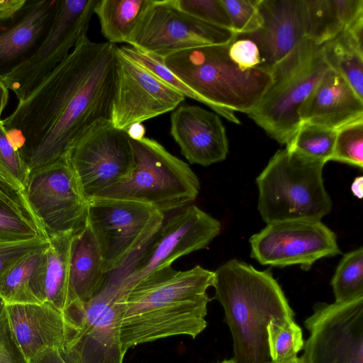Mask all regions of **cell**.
Here are the masks:
<instances>
[{"instance_id": "cell-1", "label": "cell", "mask_w": 363, "mask_h": 363, "mask_svg": "<svg viewBox=\"0 0 363 363\" xmlns=\"http://www.w3.org/2000/svg\"><path fill=\"white\" fill-rule=\"evenodd\" d=\"M117 48L84 36L2 121L30 171L65 157L90 125L98 120L109 119Z\"/></svg>"}, {"instance_id": "cell-19", "label": "cell", "mask_w": 363, "mask_h": 363, "mask_svg": "<svg viewBox=\"0 0 363 363\" xmlns=\"http://www.w3.org/2000/svg\"><path fill=\"white\" fill-rule=\"evenodd\" d=\"M58 2L26 0L13 15L0 19V79L34 54L52 26Z\"/></svg>"}, {"instance_id": "cell-8", "label": "cell", "mask_w": 363, "mask_h": 363, "mask_svg": "<svg viewBox=\"0 0 363 363\" xmlns=\"http://www.w3.org/2000/svg\"><path fill=\"white\" fill-rule=\"evenodd\" d=\"M220 230L217 219L195 205L186 206L165 217L142 248L106 278L127 295L147 278L171 267L178 258L206 247Z\"/></svg>"}, {"instance_id": "cell-41", "label": "cell", "mask_w": 363, "mask_h": 363, "mask_svg": "<svg viewBox=\"0 0 363 363\" xmlns=\"http://www.w3.org/2000/svg\"><path fill=\"white\" fill-rule=\"evenodd\" d=\"M26 0H0V19L13 15L26 3Z\"/></svg>"}, {"instance_id": "cell-27", "label": "cell", "mask_w": 363, "mask_h": 363, "mask_svg": "<svg viewBox=\"0 0 363 363\" xmlns=\"http://www.w3.org/2000/svg\"><path fill=\"white\" fill-rule=\"evenodd\" d=\"M47 247L23 256L1 273L0 297L5 304L42 303L38 277Z\"/></svg>"}, {"instance_id": "cell-44", "label": "cell", "mask_w": 363, "mask_h": 363, "mask_svg": "<svg viewBox=\"0 0 363 363\" xmlns=\"http://www.w3.org/2000/svg\"><path fill=\"white\" fill-rule=\"evenodd\" d=\"M127 131L129 136L133 139H140L145 137V128L141 123L130 126Z\"/></svg>"}, {"instance_id": "cell-36", "label": "cell", "mask_w": 363, "mask_h": 363, "mask_svg": "<svg viewBox=\"0 0 363 363\" xmlns=\"http://www.w3.org/2000/svg\"><path fill=\"white\" fill-rule=\"evenodd\" d=\"M182 11L209 24L233 31L229 16L220 0H174Z\"/></svg>"}, {"instance_id": "cell-10", "label": "cell", "mask_w": 363, "mask_h": 363, "mask_svg": "<svg viewBox=\"0 0 363 363\" xmlns=\"http://www.w3.org/2000/svg\"><path fill=\"white\" fill-rule=\"evenodd\" d=\"M88 202L65 157L30 172L21 204L46 239L77 233L86 223Z\"/></svg>"}, {"instance_id": "cell-29", "label": "cell", "mask_w": 363, "mask_h": 363, "mask_svg": "<svg viewBox=\"0 0 363 363\" xmlns=\"http://www.w3.org/2000/svg\"><path fill=\"white\" fill-rule=\"evenodd\" d=\"M30 168L0 121V184L16 194L21 203Z\"/></svg>"}, {"instance_id": "cell-45", "label": "cell", "mask_w": 363, "mask_h": 363, "mask_svg": "<svg viewBox=\"0 0 363 363\" xmlns=\"http://www.w3.org/2000/svg\"><path fill=\"white\" fill-rule=\"evenodd\" d=\"M8 88L5 86L4 82L0 79V121L1 116L4 109L5 106L7 104L9 99V91Z\"/></svg>"}, {"instance_id": "cell-42", "label": "cell", "mask_w": 363, "mask_h": 363, "mask_svg": "<svg viewBox=\"0 0 363 363\" xmlns=\"http://www.w3.org/2000/svg\"><path fill=\"white\" fill-rule=\"evenodd\" d=\"M0 203L7 204L19 211L26 213L18 196L1 184Z\"/></svg>"}, {"instance_id": "cell-48", "label": "cell", "mask_w": 363, "mask_h": 363, "mask_svg": "<svg viewBox=\"0 0 363 363\" xmlns=\"http://www.w3.org/2000/svg\"><path fill=\"white\" fill-rule=\"evenodd\" d=\"M220 363H235L233 359H228V360H224L222 362Z\"/></svg>"}, {"instance_id": "cell-7", "label": "cell", "mask_w": 363, "mask_h": 363, "mask_svg": "<svg viewBox=\"0 0 363 363\" xmlns=\"http://www.w3.org/2000/svg\"><path fill=\"white\" fill-rule=\"evenodd\" d=\"M130 140L133 155L130 174L96 197L140 202L165 216L197 198L200 182L188 164L153 139L130 137Z\"/></svg>"}, {"instance_id": "cell-47", "label": "cell", "mask_w": 363, "mask_h": 363, "mask_svg": "<svg viewBox=\"0 0 363 363\" xmlns=\"http://www.w3.org/2000/svg\"><path fill=\"white\" fill-rule=\"evenodd\" d=\"M5 308V303L3 299L0 297V315L3 312Z\"/></svg>"}, {"instance_id": "cell-13", "label": "cell", "mask_w": 363, "mask_h": 363, "mask_svg": "<svg viewBox=\"0 0 363 363\" xmlns=\"http://www.w3.org/2000/svg\"><path fill=\"white\" fill-rule=\"evenodd\" d=\"M99 0H59L52 26L34 54L1 78L18 101L25 99L87 35Z\"/></svg>"}, {"instance_id": "cell-34", "label": "cell", "mask_w": 363, "mask_h": 363, "mask_svg": "<svg viewBox=\"0 0 363 363\" xmlns=\"http://www.w3.org/2000/svg\"><path fill=\"white\" fill-rule=\"evenodd\" d=\"M40 235L26 213L0 203V242L25 240Z\"/></svg>"}, {"instance_id": "cell-5", "label": "cell", "mask_w": 363, "mask_h": 363, "mask_svg": "<svg viewBox=\"0 0 363 363\" xmlns=\"http://www.w3.org/2000/svg\"><path fill=\"white\" fill-rule=\"evenodd\" d=\"M324 165L286 147L277 151L256 178L262 220H320L328 214L332 201L324 186Z\"/></svg>"}, {"instance_id": "cell-15", "label": "cell", "mask_w": 363, "mask_h": 363, "mask_svg": "<svg viewBox=\"0 0 363 363\" xmlns=\"http://www.w3.org/2000/svg\"><path fill=\"white\" fill-rule=\"evenodd\" d=\"M305 326L302 363H363V297L316 303Z\"/></svg>"}, {"instance_id": "cell-39", "label": "cell", "mask_w": 363, "mask_h": 363, "mask_svg": "<svg viewBox=\"0 0 363 363\" xmlns=\"http://www.w3.org/2000/svg\"><path fill=\"white\" fill-rule=\"evenodd\" d=\"M0 363H26L10 333L5 308L0 315Z\"/></svg>"}, {"instance_id": "cell-9", "label": "cell", "mask_w": 363, "mask_h": 363, "mask_svg": "<svg viewBox=\"0 0 363 363\" xmlns=\"http://www.w3.org/2000/svg\"><path fill=\"white\" fill-rule=\"evenodd\" d=\"M165 215L130 200L94 198L86 223L98 245L106 274L118 270L150 239Z\"/></svg>"}, {"instance_id": "cell-37", "label": "cell", "mask_w": 363, "mask_h": 363, "mask_svg": "<svg viewBox=\"0 0 363 363\" xmlns=\"http://www.w3.org/2000/svg\"><path fill=\"white\" fill-rule=\"evenodd\" d=\"M49 240L43 236L29 240L0 242V274L10 264L23 256L47 247Z\"/></svg>"}, {"instance_id": "cell-14", "label": "cell", "mask_w": 363, "mask_h": 363, "mask_svg": "<svg viewBox=\"0 0 363 363\" xmlns=\"http://www.w3.org/2000/svg\"><path fill=\"white\" fill-rule=\"evenodd\" d=\"M249 241L251 257L272 267L299 265L308 270L317 260L341 253L335 233L320 220L268 223Z\"/></svg>"}, {"instance_id": "cell-18", "label": "cell", "mask_w": 363, "mask_h": 363, "mask_svg": "<svg viewBox=\"0 0 363 363\" xmlns=\"http://www.w3.org/2000/svg\"><path fill=\"white\" fill-rule=\"evenodd\" d=\"M8 326L27 362L40 352L55 348L65 350L78 330L51 304H5Z\"/></svg>"}, {"instance_id": "cell-16", "label": "cell", "mask_w": 363, "mask_h": 363, "mask_svg": "<svg viewBox=\"0 0 363 363\" xmlns=\"http://www.w3.org/2000/svg\"><path fill=\"white\" fill-rule=\"evenodd\" d=\"M125 296L105 278L85 305L78 332L62 351L68 363H123L120 325Z\"/></svg>"}, {"instance_id": "cell-20", "label": "cell", "mask_w": 363, "mask_h": 363, "mask_svg": "<svg viewBox=\"0 0 363 363\" xmlns=\"http://www.w3.org/2000/svg\"><path fill=\"white\" fill-rule=\"evenodd\" d=\"M170 122V134L191 164L207 167L226 158L228 140L217 113L198 106H179Z\"/></svg>"}, {"instance_id": "cell-40", "label": "cell", "mask_w": 363, "mask_h": 363, "mask_svg": "<svg viewBox=\"0 0 363 363\" xmlns=\"http://www.w3.org/2000/svg\"><path fill=\"white\" fill-rule=\"evenodd\" d=\"M62 351L55 348L45 350L34 356L26 363H68L64 357Z\"/></svg>"}, {"instance_id": "cell-31", "label": "cell", "mask_w": 363, "mask_h": 363, "mask_svg": "<svg viewBox=\"0 0 363 363\" xmlns=\"http://www.w3.org/2000/svg\"><path fill=\"white\" fill-rule=\"evenodd\" d=\"M269 357L273 362H282L297 357L304 345L301 328L294 318H272L267 325Z\"/></svg>"}, {"instance_id": "cell-11", "label": "cell", "mask_w": 363, "mask_h": 363, "mask_svg": "<svg viewBox=\"0 0 363 363\" xmlns=\"http://www.w3.org/2000/svg\"><path fill=\"white\" fill-rule=\"evenodd\" d=\"M81 190L88 201L123 181L133 168V155L127 130L109 119L90 125L67 153Z\"/></svg>"}, {"instance_id": "cell-35", "label": "cell", "mask_w": 363, "mask_h": 363, "mask_svg": "<svg viewBox=\"0 0 363 363\" xmlns=\"http://www.w3.org/2000/svg\"><path fill=\"white\" fill-rule=\"evenodd\" d=\"M230 20L233 31L247 34L259 29L263 23L259 10V0H220Z\"/></svg>"}, {"instance_id": "cell-2", "label": "cell", "mask_w": 363, "mask_h": 363, "mask_svg": "<svg viewBox=\"0 0 363 363\" xmlns=\"http://www.w3.org/2000/svg\"><path fill=\"white\" fill-rule=\"evenodd\" d=\"M214 272L200 265L157 272L125 296L120 325L123 352L137 345L175 335L195 338L206 327L207 289Z\"/></svg>"}, {"instance_id": "cell-28", "label": "cell", "mask_w": 363, "mask_h": 363, "mask_svg": "<svg viewBox=\"0 0 363 363\" xmlns=\"http://www.w3.org/2000/svg\"><path fill=\"white\" fill-rule=\"evenodd\" d=\"M152 0H99L94 13L107 42L128 43Z\"/></svg>"}, {"instance_id": "cell-21", "label": "cell", "mask_w": 363, "mask_h": 363, "mask_svg": "<svg viewBox=\"0 0 363 363\" xmlns=\"http://www.w3.org/2000/svg\"><path fill=\"white\" fill-rule=\"evenodd\" d=\"M262 27L237 38L253 41L259 50L262 67L269 69L306 38L304 0H259Z\"/></svg>"}, {"instance_id": "cell-30", "label": "cell", "mask_w": 363, "mask_h": 363, "mask_svg": "<svg viewBox=\"0 0 363 363\" xmlns=\"http://www.w3.org/2000/svg\"><path fill=\"white\" fill-rule=\"evenodd\" d=\"M336 303L363 297V247L350 251L340 259L331 280Z\"/></svg>"}, {"instance_id": "cell-12", "label": "cell", "mask_w": 363, "mask_h": 363, "mask_svg": "<svg viewBox=\"0 0 363 363\" xmlns=\"http://www.w3.org/2000/svg\"><path fill=\"white\" fill-rule=\"evenodd\" d=\"M236 37L182 11L174 0H152L128 44L162 60L184 50L230 44Z\"/></svg>"}, {"instance_id": "cell-38", "label": "cell", "mask_w": 363, "mask_h": 363, "mask_svg": "<svg viewBox=\"0 0 363 363\" xmlns=\"http://www.w3.org/2000/svg\"><path fill=\"white\" fill-rule=\"evenodd\" d=\"M230 60L241 69L262 67V59L257 45L250 39L237 38L228 46Z\"/></svg>"}, {"instance_id": "cell-32", "label": "cell", "mask_w": 363, "mask_h": 363, "mask_svg": "<svg viewBox=\"0 0 363 363\" xmlns=\"http://www.w3.org/2000/svg\"><path fill=\"white\" fill-rule=\"evenodd\" d=\"M336 134V130L301 123L286 147L325 164L331 160Z\"/></svg>"}, {"instance_id": "cell-4", "label": "cell", "mask_w": 363, "mask_h": 363, "mask_svg": "<svg viewBox=\"0 0 363 363\" xmlns=\"http://www.w3.org/2000/svg\"><path fill=\"white\" fill-rule=\"evenodd\" d=\"M229 44L208 45L172 53L164 66L200 99L227 120L238 124L235 111L247 114L272 83L263 67L240 69L230 58Z\"/></svg>"}, {"instance_id": "cell-26", "label": "cell", "mask_w": 363, "mask_h": 363, "mask_svg": "<svg viewBox=\"0 0 363 363\" xmlns=\"http://www.w3.org/2000/svg\"><path fill=\"white\" fill-rule=\"evenodd\" d=\"M324 58L363 99V18L322 45Z\"/></svg>"}, {"instance_id": "cell-17", "label": "cell", "mask_w": 363, "mask_h": 363, "mask_svg": "<svg viewBox=\"0 0 363 363\" xmlns=\"http://www.w3.org/2000/svg\"><path fill=\"white\" fill-rule=\"evenodd\" d=\"M185 96L117 48L116 79L109 120L122 130L174 111Z\"/></svg>"}, {"instance_id": "cell-46", "label": "cell", "mask_w": 363, "mask_h": 363, "mask_svg": "<svg viewBox=\"0 0 363 363\" xmlns=\"http://www.w3.org/2000/svg\"><path fill=\"white\" fill-rule=\"evenodd\" d=\"M267 363H277V362H269ZM277 363H302V362H301V359L300 357H296L291 359H289V360H287L285 362H277Z\"/></svg>"}, {"instance_id": "cell-6", "label": "cell", "mask_w": 363, "mask_h": 363, "mask_svg": "<svg viewBox=\"0 0 363 363\" xmlns=\"http://www.w3.org/2000/svg\"><path fill=\"white\" fill-rule=\"evenodd\" d=\"M330 70L322 45L303 38L269 69L272 83L248 116L269 137L287 145L301 125V105Z\"/></svg>"}, {"instance_id": "cell-24", "label": "cell", "mask_w": 363, "mask_h": 363, "mask_svg": "<svg viewBox=\"0 0 363 363\" xmlns=\"http://www.w3.org/2000/svg\"><path fill=\"white\" fill-rule=\"evenodd\" d=\"M74 233H62L50 237L40 266L38 293L42 303L47 302L62 313L69 306V257Z\"/></svg>"}, {"instance_id": "cell-23", "label": "cell", "mask_w": 363, "mask_h": 363, "mask_svg": "<svg viewBox=\"0 0 363 363\" xmlns=\"http://www.w3.org/2000/svg\"><path fill=\"white\" fill-rule=\"evenodd\" d=\"M106 275L98 245L86 223L74 234L71 242L68 307L77 303L84 308L101 289Z\"/></svg>"}, {"instance_id": "cell-33", "label": "cell", "mask_w": 363, "mask_h": 363, "mask_svg": "<svg viewBox=\"0 0 363 363\" xmlns=\"http://www.w3.org/2000/svg\"><path fill=\"white\" fill-rule=\"evenodd\" d=\"M330 161L363 167V120L347 125L337 130Z\"/></svg>"}, {"instance_id": "cell-3", "label": "cell", "mask_w": 363, "mask_h": 363, "mask_svg": "<svg viewBox=\"0 0 363 363\" xmlns=\"http://www.w3.org/2000/svg\"><path fill=\"white\" fill-rule=\"evenodd\" d=\"M215 298L223 307L233 341L235 363H267V325L274 318L294 316L269 270L233 259L215 272Z\"/></svg>"}, {"instance_id": "cell-22", "label": "cell", "mask_w": 363, "mask_h": 363, "mask_svg": "<svg viewBox=\"0 0 363 363\" xmlns=\"http://www.w3.org/2000/svg\"><path fill=\"white\" fill-rule=\"evenodd\" d=\"M298 115L301 123L337 130L363 120V99L341 75L331 69L302 103Z\"/></svg>"}, {"instance_id": "cell-43", "label": "cell", "mask_w": 363, "mask_h": 363, "mask_svg": "<svg viewBox=\"0 0 363 363\" xmlns=\"http://www.w3.org/2000/svg\"><path fill=\"white\" fill-rule=\"evenodd\" d=\"M351 190L352 194L359 199H362L363 196V177H357L353 181Z\"/></svg>"}, {"instance_id": "cell-25", "label": "cell", "mask_w": 363, "mask_h": 363, "mask_svg": "<svg viewBox=\"0 0 363 363\" xmlns=\"http://www.w3.org/2000/svg\"><path fill=\"white\" fill-rule=\"evenodd\" d=\"M304 5L306 38L318 45L363 18V0H304Z\"/></svg>"}]
</instances>
